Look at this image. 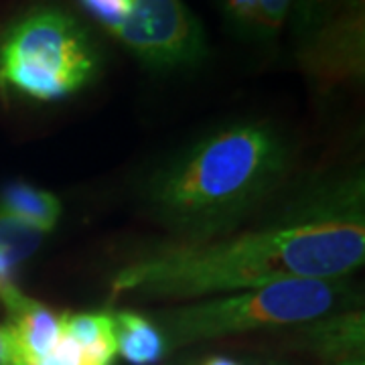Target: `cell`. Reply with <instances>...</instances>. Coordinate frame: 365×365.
<instances>
[{"instance_id": "6da1fadb", "label": "cell", "mask_w": 365, "mask_h": 365, "mask_svg": "<svg viewBox=\"0 0 365 365\" xmlns=\"http://www.w3.org/2000/svg\"><path fill=\"white\" fill-rule=\"evenodd\" d=\"M364 260V181L353 179L256 230L150 250L114 274L112 297L209 299L280 280L345 278Z\"/></svg>"}, {"instance_id": "7a4b0ae2", "label": "cell", "mask_w": 365, "mask_h": 365, "mask_svg": "<svg viewBox=\"0 0 365 365\" xmlns=\"http://www.w3.org/2000/svg\"><path fill=\"white\" fill-rule=\"evenodd\" d=\"M290 146L274 126L235 122L201 136L146 182L148 211L177 240L234 232L284 181Z\"/></svg>"}, {"instance_id": "3957f363", "label": "cell", "mask_w": 365, "mask_h": 365, "mask_svg": "<svg viewBox=\"0 0 365 365\" xmlns=\"http://www.w3.org/2000/svg\"><path fill=\"white\" fill-rule=\"evenodd\" d=\"M98 69L88 29L59 6H31L0 29V96L6 100H66L90 86Z\"/></svg>"}, {"instance_id": "277c9868", "label": "cell", "mask_w": 365, "mask_h": 365, "mask_svg": "<svg viewBox=\"0 0 365 365\" xmlns=\"http://www.w3.org/2000/svg\"><path fill=\"white\" fill-rule=\"evenodd\" d=\"M353 300L345 278H300L199 299L158 314V321L167 343L189 345L266 327L311 323L343 313Z\"/></svg>"}, {"instance_id": "5b68a950", "label": "cell", "mask_w": 365, "mask_h": 365, "mask_svg": "<svg viewBox=\"0 0 365 365\" xmlns=\"http://www.w3.org/2000/svg\"><path fill=\"white\" fill-rule=\"evenodd\" d=\"M144 66H199L209 55L205 31L182 0H130V11L112 33Z\"/></svg>"}, {"instance_id": "8992f818", "label": "cell", "mask_w": 365, "mask_h": 365, "mask_svg": "<svg viewBox=\"0 0 365 365\" xmlns=\"http://www.w3.org/2000/svg\"><path fill=\"white\" fill-rule=\"evenodd\" d=\"M302 71L319 91L339 90L365 73V0H329L311 39L297 47Z\"/></svg>"}, {"instance_id": "52a82bcc", "label": "cell", "mask_w": 365, "mask_h": 365, "mask_svg": "<svg viewBox=\"0 0 365 365\" xmlns=\"http://www.w3.org/2000/svg\"><path fill=\"white\" fill-rule=\"evenodd\" d=\"M6 313L11 365H37L51 353L61 331V313L16 290L0 304Z\"/></svg>"}, {"instance_id": "ba28073f", "label": "cell", "mask_w": 365, "mask_h": 365, "mask_svg": "<svg viewBox=\"0 0 365 365\" xmlns=\"http://www.w3.org/2000/svg\"><path fill=\"white\" fill-rule=\"evenodd\" d=\"M61 213L63 207L57 195L25 181L6 182L0 189V215L25 223L41 234L53 232Z\"/></svg>"}, {"instance_id": "9c48e42d", "label": "cell", "mask_w": 365, "mask_h": 365, "mask_svg": "<svg viewBox=\"0 0 365 365\" xmlns=\"http://www.w3.org/2000/svg\"><path fill=\"white\" fill-rule=\"evenodd\" d=\"M220 6L244 37L272 41L290 19L292 0H220Z\"/></svg>"}, {"instance_id": "30bf717a", "label": "cell", "mask_w": 365, "mask_h": 365, "mask_svg": "<svg viewBox=\"0 0 365 365\" xmlns=\"http://www.w3.org/2000/svg\"><path fill=\"white\" fill-rule=\"evenodd\" d=\"M116 353L134 365L157 364L163 357L167 341L160 329L143 314L120 311L112 313Z\"/></svg>"}, {"instance_id": "8fae6325", "label": "cell", "mask_w": 365, "mask_h": 365, "mask_svg": "<svg viewBox=\"0 0 365 365\" xmlns=\"http://www.w3.org/2000/svg\"><path fill=\"white\" fill-rule=\"evenodd\" d=\"M41 242V232L0 215V304L21 290L16 284V270L39 250Z\"/></svg>"}, {"instance_id": "7c38bea8", "label": "cell", "mask_w": 365, "mask_h": 365, "mask_svg": "<svg viewBox=\"0 0 365 365\" xmlns=\"http://www.w3.org/2000/svg\"><path fill=\"white\" fill-rule=\"evenodd\" d=\"M61 327L93 359L112 364L116 355L112 313H61Z\"/></svg>"}, {"instance_id": "4fadbf2b", "label": "cell", "mask_w": 365, "mask_h": 365, "mask_svg": "<svg viewBox=\"0 0 365 365\" xmlns=\"http://www.w3.org/2000/svg\"><path fill=\"white\" fill-rule=\"evenodd\" d=\"M327 6L329 0H292L290 21H292V35L297 39V47L311 39V35L325 16Z\"/></svg>"}, {"instance_id": "5bb4252c", "label": "cell", "mask_w": 365, "mask_h": 365, "mask_svg": "<svg viewBox=\"0 0 365 365\" xmlns=\"http://www.w3.org/2000/svg\"><path fill=\"white\" fill-rule=\"evenodd\" d=\"M81 6L112 35L130 11V0H79Z\"/></svg>"}, {"instance_id": "9a60e30c", "label": "cell", "mask_w": 365, "mask_h": 365, "mask_svg": "<svg viewBox=\"0 0 365 365\" xmlns=\"http://www.w3.org/2000/svg\"><path fill=\"white\" fill-rule=\"evenodd\" d=\"M0 365H11V349H9V337L6 329L0 323Z\"/></svg>"}, {"instance_id": "2e32d148", "label": "cell", "mask_w": 365, "mask_h": 365, "mask_svg": "<svg viewBox=\"0 0 365 365\" xmlns=\"http://www.w3.org/2000/svg\"><path fill=\"white\" fill-rule=\"evenodd\" d=\"M201 365H244L235 359H230V357H209L207 361H203Z\"/></svg>"}]
</instances>
